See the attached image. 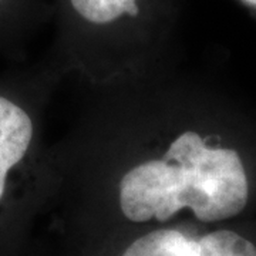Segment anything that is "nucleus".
I'll list each match as a JSON object with an SVG mask.
<instances>
[{
    "label": "nucleus",
    "instance_id": "1",
    "mask_svg": "<svg viewBox=\"0 0 256 256\" xmlns=\"http://www.w3.org/2000/svg\"><path fill=\"white\" fill-rule=\"evenodd\" d=\"M248 201L249 181L238 152L185 131L121 175L112 215L126 235L175 224L182 214L202 224L224 222L238 216Z\"/></svg>",
    "mask_w": 256,
    "mask_h": 256
},
{
    "label": "nucleus",
    "instance_id": "2",
    "mask_svg": "<svg viewBox=\"0 0 256 256\" xmlns=\"http://www.w3.org/2000/svg\"><path fill=\"white\" fill-rule=\"evenodd\" d=\"M180 0H58L63 33L98 43H144L165 36Z\"/></svg>",
    "mask_w": 256,
    "mask_h": 256
},
{
    "label": "nucleus",
    "instance_id": "3",
    "mask_svg": "<svg viewBox=\"0 0 256 256\" xmlns=\"http://www.w3.org/2000/svg\"><path fill=\"white\" fill-rule=\"evenodd\" d=\"M100 256H256L254 240L234 229L200 234L180 224L121 235Z\"/></svg>",
    "mask_w": 256,
    "mask_h": 256
},
{
    "label": "nucleus",
    "instance_id": "4",
    "mask_svg": "<svg viewBox=\"0 0 256 256\" xmlns=\"http://www.w3.org/2000/svg\"><path fill=\"white\" fill-rule=\"evenodd\" d=\"M33 137L34 126L28 111L0 96V228H10L4 210L10 171L26 158Z\"/></svg>",
    "mask_w": 256,
    "mask_h": 256
},
{
    "label": "nucleus",
    "instance_id": "5",
    "mask_svg": "<svg viewBox=\"0 0 256 256\" xmlns=\"http://www.w3.org/2000/svg\"><path fill=\"white\" fill-rule=\"evenodd\" d=\"M245 8L248 9H250L252 12H255L256 13V0H239Z\"/></svg>",
    "mask_w": 256,
    "mask_h": 256
},
{
    "label": "nucleus",
    "instance_id": "6",
    "mask_svg": "<svg viewBox=\"0 0 256 256\" xmlns=\"http://www.w3.org/2000/svg\"><path fill=\"white\" fill-rule=\"evenodd\" d=\"M3 2H4V0H0V4H2V3H3Z\"/></svg>",
    "mask_w": 256,
    "mask_h": 256
}]
</instances>
